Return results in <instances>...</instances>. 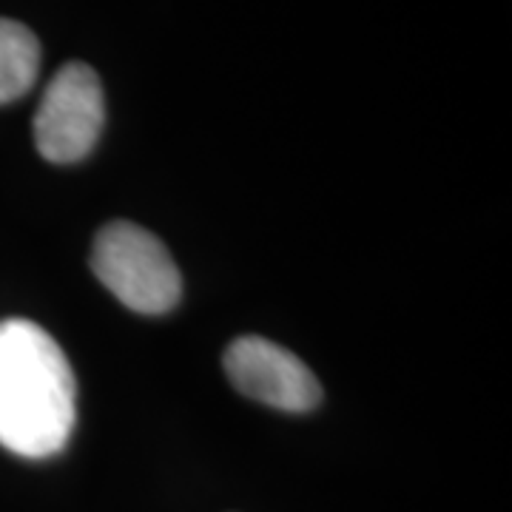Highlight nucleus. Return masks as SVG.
I'll use <instances>...</instances> for the list:
<instances>
[{"label": "nucleus", "instance_id": "nucleus-1", "mask_svg": "<svg viewBox=\"0 0 512 512\" xmlns=\"http://www.w3.org/2000/svg\"><path fill=\"white\" fill-rule=\"evenodd\" d=\"M77 382L63 348L32 319H0V444L49 458L72 439Z\"/></svg>", "mask_w": 512, "mask_h": 512}, {"label": "nucleus", "instance_id": "nucleus-2", "mask_svg": "<svg viewBox=\"0 0 512 512\" xmlns=\"http://www.w3.org/2000/svg\"><path fill=\"white\" fill-rule=\"evenodd\" d=\"M97 279L126 308L160 316L180 302L183 276L160 239L134 222H109L92 248Z\"/></svg>", "mask_w": 512, "mask_h": 512}, {"label": "nucleus", "instance_id": "nucleus-3", "mask_svg": "<svg viewBox=\"0 0 512 512\" xmlns=\"http://www.w3.org/2000/svg\"><path fill=\"white\" fill-rule=\"evenodd\" d=\"M106 126L103 83L86 63H66L49 80L35 114V146L49 163L89 157Z\"/></svg>", "mask_w": 512, "mask_h": 512}, {"label": "nucleus", "instance_id": "nucleus-4", "mask_svg": "<svg viewBox=\"0 0 512 512\" xmlns=\"http://www.w3.org/2000/svg\"><path fill=\"white\" fill-rule=\"evenodd\" d=\"M225 373L239 393L276 410L305 413L322 402V384L311 367L262 336L234 339L225 350Z\"/></svg>", "mask_w": 512, "mask_h": 512}, {"label": "nucleus", "instance_id": "nucleus-5", "mask_svg": "<svg viewBox=\"0 0 512 512\" xmlns=\"http://www.w3.org/2000/svg\"><path fill=\"white\" fill-rule=\"evenodd\" d=\"M40 40L29 26L0 18V106L15 103L37 83Z\"/></svg>", "mask_w": 512, "mask_h": 512}]
</instances>
